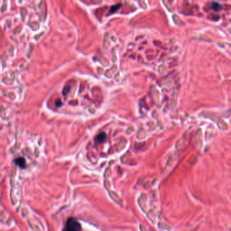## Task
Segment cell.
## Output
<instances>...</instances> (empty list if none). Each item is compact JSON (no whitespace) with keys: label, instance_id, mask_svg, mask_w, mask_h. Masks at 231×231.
I'll list each match as a JSON object with an SVG mask.
<instances>
[{"label":"cell","instance_id":"cell-1","mask_svg":"<svg viewBox=\"0 0 231 231\" xmlns=\"http://www.w3.org/2000/svg\"><path fill=\"white\" fill-rule=\"evenodd\" d=\"M65 231H81V226L79 222L74 218H69L66 222Z\"/></svg>","mask_w":231,"mask_h":231},{"label":"cell","instance_id":"cell-2","mask_svg":"<svg viewBox=\"0 0 231 231\" xmlns=\"http://www.w3.org/2000/svg\"><path fill=\"white\" fill-rule=\"evenodd\" d=\"M15 163H16V164L18 166H19L20 167H21L22 169L25 168L26 166L25 159V158H23V157H18V158L15 159Z\"/></svg>","mask_w":231,"mask_h":231},{"label":"cell","instance_id":"cell-3","mask_svg":"<svg viewBox=\"0 0 231 231\" xmlns=\"http://www.w3.org/2000/svg\"><path fill=\"white\" fill-rule=\"evenodd\" d=\"M211 8H212V10H214V11H220V10L222 9V6L220 5V3H218V2H212L211 3Z\"/></svg>","mask_w":231,"mask_h":231},{"label":"cell","instance_id":"cell-4","mask_svg":"<svg viewBox=\"0 0 231 231\" xmlns=\"http://www.w3.org/2000/svg\"><path fill=\"white\" fill-rule=\"evenodd\" d=\"M218 127L221 129H223V130H226V129H227L228 128V125H227V123H226L224 122V121L222 120V119H220L218 120Z\"/></svg>","mask_w":231,"mask_h":231},{"label":"cell","instance_id":"cell-5","mask_svg":"<svg viewBox=\"0 0 231 231\" xmlns=\"http://www.w3.org/2000/svg\"><path fill=\"white\" fill-rule=\"evenodd\" d=\"M105 138H106V135L105 133L103 132H102V133H100V134L97 136V141L98 142H102L104 141V140L105 139Z\"/></svg>","mask_w":231,"mask_h":231},{"label":"cell","instance_id":"cell-6","mask_svg":"<svg viewBox=\"0 0 231 231\" xmlns=\"http://www.w3.org/2000/svg\"><path fill=\"white\" fill-rule=\"evenodd\" d=\"M120 6H121V5H120V3H119V4H117V5H114V6H113L111 8V9H110V12H111V13L114 12L116 11L117 10H118V9L120 8Z\"/></svg>","mask_w":231,"mask_h":231},{"label":"cell","instance_id":"cell-7","mask_svg":"<svg viewBox=\"0 0 231 231\" xmlns=\"http://www.w3.org/2000/svg\"><path fill=\"white\" fill-rule=\"evenodd\" d=\"M55 105L57 106H60L62 105V102L60 100H58L57 101H55Z\"/></svg>","mask_w":231,"mask_h":231},{"label":"cell","instance_id":"cell-8","mask_svg":"<svg viewBox=\"0 0 231 231\" xmlns=\"http://www.w3.org/2000/svg\"><path fill=\"white\" fill-rule=\"evenodd\" d=\"M69 90H70V87H66L65 89H64V91H63L64 94H67V93L69 92Z\"/></svg>","mask_w":231,"mask_h":231},{"label":"cell","instance_id":"cell-9","mask_svg":"<svg viewBox=\"0 0 231 231\" xmlns=\"http://www.w3.org/2000/svg\"><path fill=\"white\" fill-rule=\"evenodd\" d=\"M229 31H230V32H231V28L230 29H229Z\"/></svg>","mask_w":231,"mask_h":231},{"label":"cell","instance_id":"cell-10","mask_svg":"<svg viewBox=\"0 0 231 231\" xmlns=\"http://www.w3.org/2000/svg\"></svg>","mask_w":231,"mask_h":231}]
</instances>
